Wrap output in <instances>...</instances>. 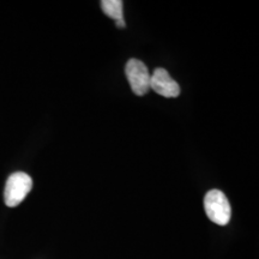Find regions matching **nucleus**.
Here are the masks:
<instances>
[{"label": "nucleus", "mask_w": 259, "mask_h": 259, "mask_svg": "<svg viewBox=\"0 0 259 259\" xmlns=\"http://www.w3.org/2000/svg\"><path fill=\"white\" fill-rule=\"evenodd\" d=\"M204 210L210 221L226 226L231 221L232 209L226 194L220 190H210L204 197Z\"/></svg>", "instance_id": "1"}, {"label": "nucleus", "mask_w": 259, "mask_h": 259, "mask_svg": "<svg viewBox=\"0 0 259 259\" xmlns=\"http://www.w3.org/2000/svg\"><path fill=\"white\" fill-rule=\"evenodd\" d=\"M125 73L131 85L132 92L136 95L143 96L150 90V77L148 67L143 61L138 59H130L126 64Z\"/></svg>", "instance_id": "3"}, {"label": "nucleus", "mask_w": 259, "mask_h": 259, "mask_svg": "<svg viewBox=\"0 0 259 259\" xmlns=\"http://www.w3.org/2000/svg\"><path fill=\"white\" fill-rule=\"evenodd\" d=\"M32 189V180L24 171H16L9 177L4 190V202L9 208L21 204Z\"/></svg>", "instance_id": "2"}, {"label": "nucleus", "mask_w": 259, "mask_h": 259, "mask_svg": "<svg viewBox=\"0 0 259 259\" xmlns=\"http://www.w3.org/2000/svg\"><path fill=\"white\" fill-rule=\"evenodd\" d=\"M122 4L121 0H102L101 9L105 12L106 16L109 18L115 19V22L124 19V14H122Z\"/></svg>", "instance_id": "5"}, {"label": "nucleus", "mask_w": 259, "mask_h": 259, "mask_svg": "<svg viewBox=\"0 0 259 259\" xmlns=\"http://www.w3.org/2000/svg\"><path fill=\"white\" fill-rule=\"evenodd\" d=\"M125 27H126V24H125V21H124V19H121V21H118V22H116V28L124 29Z\"/></svg>", "instance_id": "6"}, {"label": "nucleus", "mask_w": 259, "mask_h": 259, "mask_svg": "<svg viewBox=\"0 0 259 259\" xmlns=\"http://www.w3.org/2000/svg\"><path fill=\"white\" fill-rule=\"evenodd\" d=\"M150 89L163 97H178L180 87L164 69H155L150 77Z\"/></svg>", "instance_id": "4"}]
</instances>
